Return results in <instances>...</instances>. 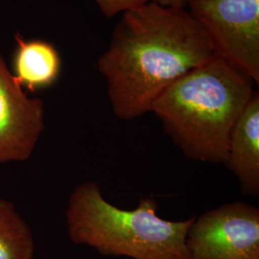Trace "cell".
<instances>
[{
	"label": "cell",
	"mask_w": 259,
	"mask_h": 259,
	"mask_svg": "<svg viewBox=\"0 0 259 259\" xmlns=\"http://www.w3.org/2000/svg\"><path fill=\"white\" fill-rule=\"evenodd\" d=\"M212 48L186 8L147 3L121 14L98 69L114 115L133 120L180 77L212 58Z\"/></svg>",
	"instance_id": "6da1fadb"
},
{
	"label": "cell",
	"mask_w": 259,
	"mask_h": 259,
	"mask_svg": "<svg viewBox=\"0 0 259 259\" xmlns=\"http://www.w3.org/2000/svg\"><path fill=\"white\" fill-rule=\"evenodd\" d=\"M247 75L213 56L171 83L151 112L185 157L224 163L232 128L256 93Z\"/></svg>",
	"instance_id": "7a4b0ae2"
},
{
	"label": "cell",
	"mask_w": 259,
	"mask_h": 259,
	"mask_svg": "<svg viewBox=\"0 0 259 259\" xmlns=\"http://www.w3.org/2000/svg\"><path fill=\"white\" fill-rule=\"evenodd\" d=\"M157 203L143 198L132 210L107 201L96 182L77 185L65 209L67 233L75 244L106 256L189 259L185 239L195 216L170 221L157 215Z\"/></svg>",
	"instance_id": "3957f363"
},
{
	"label": "cell",
	"mask_w": 259,
	"mask_h": 259,
	"mask_svg": "<svg viewBox=\"0 0 259 259\" xmlns=\"http://www.w3.org/2000/svg\"><path fill=\"white\" fill-rule=\"evenodd\" d=\"M213 54L259 83V0H189Z\"/></svg>",
	"instance_id": "277c9868"
},
{
	"label": "cell",
	"mask_w": 259,
	"mask_h": 259,
	"mask_svg": "<svg viewBox=\"0 0 259 259\" xmlns=\"http://www.w3.org/2000/svg\"><path fill=\"white\" fill-rule=\"evenodd\" d=\"M185 245L189 259H259V209L232 202L195 216Z\"/></svg>",
	"instance_id": "5b68a950"
},
{
	"label": "cell",
	"mask_w": 259,
	"mask_h": 259,
	"mask_svg": "<svg viewBox=\"0 0 259 259\" xmlns=\"http://www.w3.org/2000/svg\"><path fill=\"white\" fill-rule=\"evenodd\" d=\"M44 130V102L23 92L0 55V164L27 160Z\"/></svg>",
	"instance_id": "8992f818"
},
{
	"label": "cell",
	"mask_w": 259,
	"mask_h": 259,
	"mask_svg": "<svg viewBox=\"0 0 259 259\" xmlns=\"http://www.w3.org/2000/svg\"><path fill=\"white\" fill-rule=\"evenodd\" d=\"M244 195L259 194V94L254 93L232 130L224 163Z\"/></svg>",
	"instance_id": "52a82bcc"
},
{
	"label": "cell",
	"mask_w": 259,
	"mask_h": 259,
	"mask_svg": "<svg viewBox=\"0 0 259 259\" xmlns=\"http://www.w3.org/2000/svg\"><path fill=\"white\" fill-rule=\"evenodd\" d=\"M18 47L14 56V77L17 82L35 93L52 85L58 80L62 60L56 47L40 39L25 40L17 35Z\"/></svg>",
	"instance_id": "ba28073f"
},
{
	"label": "cell",
	"mask_w": 259,
	"mask_h": 259,
	"mask_svg": "<svg viewBox=\"0 0 259 259\" xmlns=\"http://www.w3.org/2000/svg\"><path fill=\"white\" fill-rule=\"evenodd\" d=\"M33 233L15 205L0 198V259H33Z\"/></svg>",
	"instance_id": "9c48e42d"
},
{
	"label": "cell",
	"mask_w": 259,
	"mask_h": 259,
	"mask_svg": "<svg viewBox=\"0 0 259 259\" xmlns=\"http://www.w3.org/2000/svg\"><path fill=\"white\" fill-rule=\"evenodd\" d=\"M103 15L107 18H113L122 13L135 9L150 0H94Z\"/></svg>",
	"instance_id": "30bf717a"
},
{
	"label": "cell",
	"mask_w": 259,
	"mask_h": 259,
	"mask_svg": "<svg viewBox=\"0 0 259 259\" xmlns=\"http://www.w3.org/2000/svg\"><path fill=\"white\" fill-rule=\"evenodd\" d=\"M163 7L172 8H186L189 0H150Z\"/></svg>",
	"instance_id": "8fae6325"
}]
</instances>
